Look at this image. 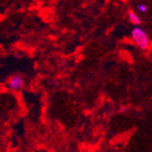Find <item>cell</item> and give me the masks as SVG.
<instances>
[{"label": "cell", "mask_w": 152, "mask_h": 152, "mask_svg": "<svg viewBox=\"0 0 152 152\" xmlns=\"http://www.w3.org/2000/svg\"><path fill=\"white\" fill-rule=\"evenodd\" d=\"M131 37L137 48L146 50L150 47V40L147 32L140 26H136L131 30Z\"/></svg>", "instance_id": "1"}, {"label": "cell", "mask_w": 152, "mask_h": 152, "mask_svg": "<svg viewBox=\"0 0 152 152\" xmlns=\"http://www.w3.org/2000/svg\"><path fill=\"white\" fill-rule=\"evenodd\" d=\"M24 78L21 75H13L7 82V87L13 91H18L24 87Z\"/></svg>", "instance_id": "2"}, {"label": "cell", "mask_w": 152, "mask_h": 152, "mask_svg": "<svg viewBox=\"0 0 152 152\" xmlns=\"http://www.w3.org/2000/svg\"><path fill=\"white\" fill-rule=\"evenodd\" d=\"M128 18H129V20L132 24H134V25L139 26V25H140V23H141L140 18L139 15H137V13H135L133 10L129 11V13H128Z\"/></svg>", "instance_id": "3"}, {"label": "cell", "mask_w": 152, "mask_h": 152, "mask_svg": "<svg viewBox=\"0 0 152 152\" xmlns=\"http://www.w3.org/2000/svg\"><path fill=\"white\" fill-rule=\"evenodd\" d=\"M137 9L139 10L140 12H142V13H146L148 11V7L146 4H139L137 6Z\"/></svg>", "instance_id": "4"}, {"label": "cell", "mask_w": 152, "mask_h": 152, "mask_svg": "<svg viewBox=\"0 0 152 152\" xmlns=\"http://www.w3.org/2000/svg\"><path fill=\"white\" fill-rule=\"evenodd\" d=\"M128 110H129V108H128L127 107H122L119 109V113L125 114V113H127V112H128Z\"/></svg>", "instance_id": "5"}]
</instances>
